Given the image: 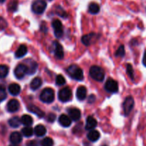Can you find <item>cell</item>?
<instances>
[{
	"label": "cell",
	"mask_w": 146,
	"mask_h": 146,
	"mask_svg": "<svg viewBox=\"0 0 146 146\" xmlns=\"http://www.w3.org/2000/svg\"><path fill=\"white\" fill-rule=\"evenodd\" d=\"M9 74V68L6 65H0V78H5Z\"/></svg>",
	"instance_id": "cell-30"
},
{
	"label": "cell",
	"mask_w": 146,
	"mask_h": 146,
	"mask_svg": "<svg viewBox=\"0 0 146 146\" xmlns=\"http://www.w3.org/2000/svg\"><path fill=\"white\" fill-rule=\"evenodd\" d=\"M95 100H96V98H95V96H94V95L90 96L89 98H88V103L94 102V101H95Z\"/></svg>",
	"instance_id": "cell-40"
},
{
	"label": "cell",
	"mask_w": 146,
	"mask_h": 146,
	"mask_svg": "<svg viewBox=\"0 0 146 146\" xmlns=\"http://www.w3.org/2000/svg\"><path fill=\"white\" fill-rule=\"evenodd\" d=\"M100 11V6L97 3L91 2L88 5V12L91 14H97Z\"/></svg>",
	"instance_id": "cell-25"
},
{
	"label": "cell",
	"mask_w": 146,
	"mask_h": 146,
	"mask_svg": "<svg viewBox=\"0 0 146 146\" xmlns=\"http://www.w3.org/2000/svg\"><path fill=\"white\" fill-rule=\"evenodd\" d=\"M27 51H28V49H27V47L26 45H24V44H21V46H19L17 50L15 52V57L17 58H22L23 56L26 55L27 54Z\"/></svg>",
	"instance_id": "cell-21"
},
{
	"label": "cell",
	"mask_w": 146,
	"mask_h": 146,
	"mask_svg": "<svg viewBox=\"0 0 146 146\" xmlns=\"http://www.w3.org/2000/svg\"><path fill=\"white\" fill-rule=\"evenodd\" d=\"M7 98V93L5 88L3 86H0V100L3 101Z\"/></svg>",
	"instance_id": "cell-36"
},
{
	"label": "cell",
	"mask_w": 146,
	"mask_h": 146,
	"mask_svg": "<svg viewBox=\"0 0 146 146\" xmlns=\"http://www.w3.org/2000/svg\"><path fill=\"white\" fill-rule=\"evenodd\" d=\"M68 115L71 119L74 121H79L81 118V111L76 108H71L68 110Z\"/></svg>",
	"instance_id": "cell-14"
},
{
	"label": "cell",
	"mask_w": 146,
	"mask_h": 146,
	"mask_svg": "<svg viewBox=\"0 0 146 146\" xmlns=\"http://www.w3.org/2000/svg\"><path fill=\"white\" fill-rule=\"evenodd\" d=\"M11 146H17L16 145H11Z\"/></svg>",
	"instance_id": "cell-44"
},
{
	"label": "cell",
	"mask_w": 146,
	"mask_h": 146,
	"mask_svg": "<svg viewBox=\"0 0 146 146\" xmlns=\"http://www.w3.org/2000/svg\"><path fill=\"white\" fill-rule=\"evenodd\" d=\"M25 64L27 65V68H28V73L27 74L29 75L34 74L36 71L37 68H38V64L35 61L32 59H27L25 61Z\"/></svg>",
	"instance_id": "cell-12"
},
{
	"label": "cell",
	"mask_w": 146,
	"mask_h": 146,
	"mask_svg": "<svg viewBox=\"0 0 146 146\" xmlns=\"http://www.w3.org/2000/svg\"><path fill=\"white\" fill-rule=\"evenodd\" d=\"M53 29H54V35L56 38H60L64 35V29H63V24L61 22V21L58 19H54L52 21Z\"/></svg>",
	"instance_id": "cell-7"
},
{
	"label": "cell",
	"mask_w": 146,
	"mask_h": 146,
	"mask_svg": "<svg viewBox=\"0 0 146 146\" xmlns=\"http://www.w3.org/2000/svg\"><path fill=\"white\" fill-rule=\"evenodd\" d=\"M66 71L68 76L73 79H75L76 81H83L84 79V76L83 70L77 65L73 64V65L69 66Z\"/></svg>",
	"instance_id": "cell-1"
},
{
	"label": "cell",
	"mask_w": 146,
	"mask_h": 146,
	"mask_svg": "<svg viewBox=\"0 0 146 146\" xmlns=\"http://www.w3.org/2000/svg\"><path fill=\"white\" fill-rule=\"evenodd\" d=\"M34 132L37 137H42L46 133V128H45L44 125L39 124L34 128Z\"/></svg>",
	"instance_id": "cell-22"
},
{
	"label": "cell",
	"mask_w": 146,
	"mask_h": 146,
	"mask_svg": "<svg viewBox=\"0 0 146 146\" xmlns=\"http://www.w3.org/2000/svg\"><path fill=\"white\" fill-rule=\"evenodd\" d=\"M89 75L93 79L96 81H99V82L104 81L105 78L104 70L98 66H92L90 68Z\"/></svg>",
	"instance_id": "cell-2"
},
{
	"label": "cell",
	"mask_w": 146,
	"mask_h": 146,
	"mask_svg": "<svg viewBox=\"0 0 146 146\" xmlns=\"http://www.w3.org/2000/svg\"><path fill=\"white\" fill-rule=\"evenodd\" d=\"M14 76L18 79H21L28 73V68L25 64H20L14 69Z\"/></svg>",
	"instance_id": "cell-8"
},
{
	"label": "cell",
	"mask_w": 146,
	"mask_h": 146,
	"mask_svg": "<svg viewBox=\"0 0 146 146\" xmlns=\"http://www.w3.org/2000/svg\"><path fill=\"white\" fill-rule=\"evenodd\" d=\"M27 110H28L29 112L35 114V115H37L38 118H44V115H45V113H44V112L42 110H41L39 108H38L36 106L33 105V104L29 105L28 107H27Z\"/></svg>",
	"instance_id": "cell-15"
},
{
	"label": "cell",
	"mask_w": 146,
	"mask_h": 146,
	"mask_svg": "<svg viewBox=\"0 0 146 146\" xmlns=\"http://www.w3.org/2000/svg\"><path fill=\"white\" fill-rule=\"evenodd\" d=\"M47 4L44 0H35L31 4V10L36 14H41L46 9Z\"/></svg>",
	"instance_id": "cell-4"
},
{
	"label": "cell",
	"mask_w": 146,
	"mask_h": 146,
	"mask_svg": "<svg viewBox=\"0 0 146 146\" xmlns=\"http://www.w3.org/2000/svg\"><path fill=\"white\" fill-rule=\"evenodd\" d=\"M27 146H39V145L36 141H31L27 143Z\"/></svg>",
	"instance_id": "cell-39"
},
{
	"label": "cell",
	"mask_w": 146,
	"mask_h": 146,
	"mask_svg": "<svg viewBox=\"0 0 146 146\" xmlns=\"http://www.w3.org/2000/svg\"><path fill=\"white\" fill-rule=\"evenodd\" d=\"M42 85V80L39 77H36L34 79L31 81V84H30V88L33 91H36L38 88H39Z\"/></svg>",
	"instance_id": "cell-24"
},
{
	"label": "cell",
	"mask_w": 146,
	"mask_h": 146,
	"mask_svg": "<svg viewBox=\"0 0 146 146\" xmlns=\"http://www.w3.org/2000/svg\"><path fill=\"white\" fill-rule=\"evenodd\" d=\"M100 133L96 130H91L87 135V138L91 142H96L100 138Z\"/></svg>",
	"instance_id": "cell-23"
},
{
	"label": "cell",
	"mask_w": 146,
	"mask_h": 146,
	"mask_svg": "<svg viewBox=\"0 0 146 146\" xmlns=\"http://www.w3.org/2000/svg\"><path fill=\"white\" fill-rule=\"evenodd\" d=\"M71 121L72 120L71 119V118L65 114H62L58 118V123H60V125L65 128L69 127L71 125Z\"/></svg>",
	"instance_id": "cell-16"
},
{
	"label": "cell",
	"mask_w": 146,
	"mask_h": 146,
	"mask_svg": "<svg viewBox=\"0 0 146 146\" xmlns=\"http://www.w3.org/2000/svg\"><path fill=\"white\" fill-rule=\"evenodd\" d=\"M21 119L18 116L12 117V118L9 120V125L14 128H18L20 125V124H21Z\"/></svg>",
	"instance_id": "cell-27"
},
{
	"label": "cell",
	"mask_w": 146,
	"mask_h": 146,
	"mask_svg": "<svg viewBox=\"0 0 146 146\" xmlns=\"http://www.w3.org/2000/svg\"><path fill=\"white\" fill-rule=\"evenodd\" d=\"M0 101H1V100H0Z\"/></svg>",
	"instance_id": "cell-46"
},
{
	"label": "cell",
	"mask_w": 146,
	"mask_h": 146,
	"mask_svg": "<svg viewBox=\"0 0 146 146\" xmlns=\"http://www.w3.org/2000/svg\"><path fill=\"white\" fill-rule=\"evenodd\" d=\"M103 146H107V145H103Z\"/></svg>",
	"instance_id": "cell-45"
},
{
	"label": "cell",
	"mask_w": 146,
	"mask_h": 146,
	"mask_svg": "<svg viewBox=\"0 0 146 146\" xmlns=\"http://www.w3.org/2000/svg\"><path fill=\"white\" fill-rule=\"evenodd\" d=\"M56 84L58 86H63L66 84V79L61 74H58L56 76Z\"/></svg>",
	"instance_id": "cell-33"
},
{
	"label": "cell",
	"mask_w": 146,
	"mask_h": 146,
	"mask_svg": "<svg viewBox=\"0 0 146 146\" xmlns=\"http://www.w3.org/2000/svg\"><path fill=\"white\" fill-rule=\"evenodd\" d=\"M50 1H51V0H50Z\"/></svg>",
	"instance_id": "cell-47"
},
{
	"label": "cell",
	"mask_w": 146,
	"mask_h": 146,
	"mask_svg": "<svg viewBox=\"0 0 146 146\" xmlns=\"http://www.w3.org/2000/svg\"><path fill=\"white\" fill-rule=\"evenodd\" d=\"M97 125V121L93 116L90 115L86 118V129L88 131H91L95 128Z\"/></svg>",
	"instance_id": "cell-18"
},
{
	"label": "cell",
	"mask_w": 146,
	"mask_h": 146,
	"mask_svg": "<svg viewBox=\"0 0 146 146\" xmlns=\"http://www.w3.org/2000/svg\"><path fill=\"white\" fill-rule=\"evenodd\" d=\"M126 72L128 76L132 80L134 79V71L132 65L131 64H128L126 66Z\"/></svg>",
	"instance_id": "cell-32"
},
{
	"label": "cell",
	"mask_w": 146,
	"mask_h": 146,
	"mask_svg": "<svg viewBox=\"0 0 146 146\" xmlns=\"http://www.w3.org/2000/svg\"><path fill=\"white\" fill-rule=\"evenodd\" d=\"M105 90L108 92L113 94V93H117L118 91V82L112 78H108L106 82L105 86H104Z\"/></svg>",
	"instance_id": "cell-9"
},
{
	"label": "cell",
	"mask_w": 146,
	"mask_h": 146,
	"mask_svg": "<svg viewBox=\"0 0 146 146\" xmlns=\"http://www.w3.org/2000/svg\"><path fill=\"white\" fill-rule=\"evenodd\" d=\"M21 133H22V135L24 136L27 137V138H29V137L32 136L34 132L32 128H31L29 126H26L24 128H22Z\"/></svg>",
	"instance_id": "cell-28"
},
{
	"label": "cell",
	"mask_w": 146,
	"mask_h": 146,
	"mask_svg": "<svg viewBox=\"0 0 146 146\" xmlns=\"http://www.w3.org/2000/svg\"><path fill=\"white\" fill-rule=\"evenodd\" d=\"M56 13L58 14L59 17H62V18H67L68 17V14L66 12L65 10L60 6H56Z\"/></svg>",
	"instance_id": "cell-29"
},
{
	"label": "cell",
	"mask_w": 146,
	"mask_h": 146,
	"mask_svg": "<svg viewBox=\"0 0 146 146\" xmlns=\"http://www.w3.org/2000/svg\"><path fill=\"white\" fill-rule=\"evenodd\" d=\"M53 145H54V141L48 137L44 138L41 142V146H53Z\"/></svg>",
	"instance_id": "cell-31"
},
{
	"label": "cell",
	"mask_w": 146,
	"mask_h": 146,
	"mask_svg": "<svg viewBox=\"0 0 146 146\" xmlns=\"http://www.w3.org/2000/svg\"><path fill=\"white\" fill-rule=\"evenodd\" d=\"M58 98L60 101L66 103L69 101L72 98V91L69 87H65L58 91Z\"/></svg>",
	"instance_id": "cell-5"
},
{
	"label": "cell",
	"mask_w": 146,
	"mask_h": 146,
	"mask_svg": "<svg viewBox=\"0 0 146 146\" xmlns=\"http://www.w3.org/2000/svg\"><path fill=\"white\" fill-rule=\"evenodd\" d=\"M125 54V48L123 45L120 46L118 47V50L115 52V55L116 57H123Z\"/></svg>",
	"instance_id": "cell-35"
},
{
	"label": "cell",
	"mask_w": 146,
	"mask_h": 146,
	"mask_svg": "<svg viewBox=\"0 0 146 146\" xmlns=\"http://www.w3.org/2000/svg\"><path fill=\"white\" fill-rule=\"evenodd\" d=\"M5 1L6 0H0V3H1V4H2V3H4Z\"/></svg>",
	"instance_id": "cell-43"
},
{
	"label": "cell",
	"mask_w": 146,
	"mask_h": 146,
	"mask_svg": "<svg viewBox=\"0 0 146 146\" xmlns=\"http://www.w3.org/2000/svg\"><path fill=\"white\" fill-rule=\"evenodd\" d=\"M21 122L25 126H30L33 124V118L29 115H23L21 118Z\"/></svg>",
	"instance_id": "cell-26"
},
{
	"label": "cell",
	"mask_w": 146,
	"mask_h": 146,
	"mask_svg": "<svg viewBox=\"0 0 146 146\" xmlns=\"http://www.w3.org/2000/svg\"><path fill=\"white\" fill-rule=\"evenodd\" d=\"M98 36H99V35H98L96 33H91V34H86V35L82 36L81 41H82L84 45L88 46H90L91 44L95 42L97 38H98Z\"/></svg>",
	"instance_id": "cell-10"
},
{
	"label": "cell",
	"mask_w": 146,
	"mask_h": 146,
	"mask_svg": "<svg viewBox=\"0 0 146 146\" xmlns=\"http://www.w3.org/2000/svg\"><path fill=\"white\" fill-rule=\"evenodd\" d=\"M143 65L146 67V51H145V53H144L143 58Z\"/></svg>",
	"instance_id": "cell-42"
},
{
	"label": "cell",
	"mask_w": 146,
	"mask_h": 146,
	"mask_svg": "<svg viewBox=\"0 0 146 146\" xmlns=\"http://www.w3.org/2000/svg\"><path fill=\"white\" fill-rule=\"evenodd\" d=\"M20 104L17 100L11 99L8 102L7 105V109L9 113L17 112L19 109Z\"/></svg>",
	"instance_id": "cell-13"
},
{
	"label": "cell",
	"mask_w": 146,
	"mask_h": 146,
	"mask_svg": "<svg viewBox=\"0 0 146 146\" xmlns=\"http://www.w3.org/2000/svg\"><path fill=\"white\" fill-rule=\"evenodd\" d=\"M134 99L132 96H129L125 98V101H124L123 104V108L124 115H128L131 111L133 110L134 107Z\"/></svg>",
	"instance_id": "cell-6"
},
{
	"label": "cell",
	"mask_w": 146,
	"mask_h": 146,
	"mask_svg": "<svg viewBox=\"0 0 146 146\" xmlns=\"http://www.w3.org/2000/svg\"><path fill=\"white\" fill-rule=\"evenodd\" d=\"M53 44H54V52L56 58L58 59H62L64 56L63 46L58 41H54Z\"/></svg>",
	"instance_id": "cell-11"
},
{
	"label": "cell",
	"mask_w": 146,
	"mask_h": 146,
	"mask_svg": "<svg viewBox=\"0 0 146 146\" xmlns=\"http://www.w3.org/2000/svg\"><path fill=\"white\" fill-rule=\"evenodd\" d=\"M43 29H45L46 32V31H47L46 24V23H44V22H42V23H41V30H42Z\"/></svg>",
	"instance_id": "cell-41"
},
{
	"label": "cell",
	"mask_w": 146,
	"mask_h": 146,
	"mask_svg": "<svg viewBox=\"0 0 146 146\" xmlns=\"http://www.w3.org/2000/svg\"><path fill=\"white\" fill-rule=\"evenodd\" d=\"M17 7H18V2L16 0L11 1L8 5V9L10 11H17Z\"/></svg>",
	"instance_id": "cell-34"
},
{
	"label": "cell",
	"mask_w": 146,
	"mask_h": 146,
	"mask_svg": "<svg viewBox=\"0 0 146 146\" xmlns=\"http://www.w3.org/2000/svg\"><path fill=\"white\" fill-rule=\"evenodd\" d=\"M56 118V116L54 113H49L46 117V120L49 123H53L55 121Z\"/></svg>",
	"instance_id": "cell-38"
},
{
	"label": "cell",
	"mask_w": 146,
	"mask_h": 146,
	"mask_svg": "<svg viewBox=\"0 0 146 146\" xmlns=\"http://www.w3.org/2000/svg\"><path fill=\"white\" fill-rule=\"evenodd\" d=\"M41 101L46 104H51L54 101L55 94L54 91L51 88H46L42 90L39 96Z\"/></svg>",
	"instance_id": "cell-3"
},
{
	"label": "cell",
	"mask_w": 146,
	"mask_h": 146,
	"mask_svg": "<svg viewBox=\"0 0 146 146\" xmlns=\"http://www.w3.org/2000/svg\"><path fill=\"white\" fill-rule=\"evenodd\" d=\"M9 92L12 96H17L21 92V86L17 84H11L8 87Z\"/></svg>",
	"instance_id": "cell-20"
},
{
	"label": "cell",
	"mask_w": 146,
	"mask_h": 146,
	"mask_svg": "<svg viewBox=\"0 0 146 146\" xmlns=\"http://www.w3.org/2000/svg\"><path fill=\"white\" fill-rule=\"evenodd\" d=\"M86 94H87V90L86 88L84 86H81L78 87L76 90V98L78 101H82L85 100L86 98Z\"/></svg>",
	"instance_id": "cell-17"
},
{
	"label": "cell",
	"mask_w": 146,
	"mask_h": 146,
	"mask_svg": "<svg viewBox=\"0 0 146 146\" xmlns=\"http://www.w3.org/2000/svg\"><path fill=\"white\" fill-rule=\"evenodd\" d=\"M10 142L14 145H17V144L20 143L22 141V136H21V133L19 132H13L10 135Z\"/></svg>",
	"instance_id": "cell-19"
},
{
	"label": "cell",
	"mask_w": 146,
	"mask_h": 146,
	"mask_svg": "<svg viewBox=\"0 0 146 146\" xmlns=\"http://www.w3.org/2000/svg\"><path fill=\"white\" fill-rule=\"evenodd\" d=\"M7 27V23L6 20L2 17H0V30H4Z\"/></svg>",
	"instance_id": "cell-37"
}]
</instances>
